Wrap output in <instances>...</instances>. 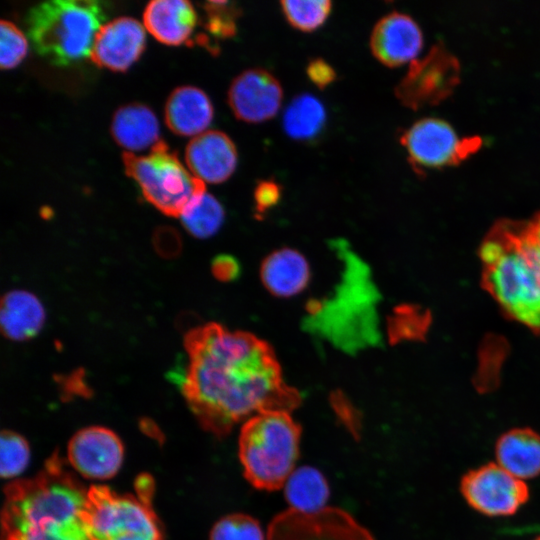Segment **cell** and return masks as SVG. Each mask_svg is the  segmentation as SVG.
<instances>
[{
	"mask_svg": "<svg viewBox=\"0 0 540 540\" xmlns=\"http://www.w3.org/2000/svg\"><path fill=\"white\" fill-rule=\"evenodd\" d=\"M184 348L187 361L176 381L200 425L217 437L255 414L291 413L301 403L271 346L248 332L209 322L186 332Z\"/></svg>",
	"mask_w": 540,
	"mask_h": 540,
	"instance_id": "1",
	"label": "cell"
},
{
	"mask_svg": "<svg viewBox=\"0 0 540 540\" xmlns=\"http://www.w3.org/2000/svg\"><path fill=\"white\" fill-rule=\"evenodd\" d=\"M87 491L56 453L35 477L5 488L1 540H92Z\"/></svg>",
	"mask_w": 540,
	"mask_h": 540,
	"instance_id": "2",
	"label": "cell"
},
{
	"mask_svg": "<svg viewBox=\"0 0 540 540\" xmlns=\"http://www.w3.org/2000/svg\"><path fill=\"white\" fill-rule=\"evenodd\" d=\"M486 288L506 313L540 329V257L525 228L503 227L480 249Z\"/></svg>",
	"mask_w": 540,
	"mask_h": 540,
	"instance_id": "3",
	"label": "cell"
},
{
	"mask_svg": "<svg viewBox=\"0 0 540 540\" xmlns=\"http://www.w3.org/2000/svg\"><path fill=\"white\" fill-rule=\"evenodd\" d=\"M301 427L283 410L263 411L247 419L240 431L238 455L247 481L255 488L284 487L299 456Z\"/></svg>",
	"mask_w": 540,
	"mask_h": 540,
	"instance_id": "4",
	"label": "cell"
},
{
	"mask_svg": "<svg viewBox=\"0 0 540 540\" xmlns=\"http://www.w3.org/2000/svg\"><path fill=\"white\" fill-rule=\"evenodd\" d=\"M105 20L94 0H53L32 7L27 33L35 51L55 66L90 57L94 37Z\"/></svg>",
	"mask_w": 540,
	"mask_h": 540,
	"instance_id": "5",
	"label": "cell"
},
{
	"mask_svg": "<svg viewBox=\"0 0 540 540\" xmlns=\"http://www.w3.org/2000/svg\"><path fill=\"white\" fill-rule=\"evenodd\" d=\"M122 160L126 174L137 182L145 199L167 216L181 217L206 193L205 183L162 140L148 155L124 152Z\"/></svg>",
	"mask_w": 540,
	"mask_h": 540,
	"instance_id": "6",
	"label": "cell"
},
{
	"mask_svg": "<svg viewBox=\"0 0 540 540\" xmlns=\"http://www.w3.org/2000/svg\"><path fill=\"white\" fill-rule=\"evenodd\" d=\"M85 522L92 540H163L151 497L119 494L104 485L88 488Z\"/></svg>",
	"mask_w": 540,
	"mask_h": 540,
	"instance_id": "7",
	"label": "cell"
},
{
	"mask_svg": "<svg viewBox=\"0 0 540 540\" xmlns=\"http://www.w3.org/2000/svg\"><path fill=\"white\" fill-rule=\"evenodd\" d=\"M460 491L471 508L490 517L513 515L529 499L525 481L496 462L465 473L460 481Z\"/></svg>",
	"mask_w": 540,
	"mask_h": 540,
	"instance_id": "8",
	"label": "cell"
},
{
	"mask_svg": "<svg viewBox=\"0 0 540 540\" xmlns=\"http://www.w3.org/2000/svg\"><path fill=\"white\" fill-rule=\"evenodd\" d=\"M267 540H375L348 512L328 507L315 512L288 508L276 515Z\"/></svg>",
	"mask_w": 540,
	"mask_h": 540,
	"instance_id": "9",
	"label": "cell"
},
{
	"mask_svg": "<svg viewBox=\"0 0 540 540\" xmlns=\"http://www.w3.org/2000/svg\"><path fill=\"white\" fill-rule=\"evenodd\" d=\"M410 162L416 168H440L455 164L471 151L446 121L428 117L416 121L401 136Z\"/></svg>",
	"mask_w": 540,
	"mask_h": 540,
	"instance_id": "10",
	"label": "cell"
},
{
	"mask_svg": "<svg viewBox=\"0 0 540 540\" xmlns=\"http://www.w3.org/2000/svg\"><path fill=\"white\" fill-rule=\"evenodd\" d=\"M124 447L118 435L102 426H89L76 432L67 447L69 464L91 480L112 478L120 469Z\"/></svg>",
	"mask_w": 540,
	"mask_h": 540,
	"instance_id": "11",
	"label": "cell"
},
{
	"mask_svg": "<svg viewBox=\"0 0 540 540\" xmlns=\"http://www.w3.org/2000/svg\"><path fill=\"white\" fill-rule=\"evenodd\" d=\"M283 99L278 79L262 68H252L236 76L228 90V104L234 116L246 123L273 118Z\"/></svg>",
	"mask_w": 540,
	"mask_h": 540,
	"instance_id": "12",
	"label": "cell"
},
{
	"mask_svg": "<svg viewBox=\"0 0 540 540\" xmlns=\"http://www.w3.org/2000/svg\"><path fill=\"white\" fill-rule=\"evenodd\" d=\"M145 29L131 17H119L97 31L90 59L99 67L126 71L145 48Z\"/></svg>",
	"mask_w": 540,
	"mask_h": 540,
	"instance_id": "13",
	"label": "cell"
},
{
	"mask_svg": "<svg viewBox=\"0 0 540 540\" xmlns=\"http://www.w3.org/2000/svg\"><path fill=\"white\" fill-rule=\"evenodd\" d=\"M369 44L380 63L398 67L416 60L423 47V34L412 17L391 12L375 24Z\"/></svg>",
	"mask_w": 540,
	"mask_h": 540,
	"instance_id": "14",
	"label": "cell"
},
{
	"mask_svg": "<svg viewBox=\"0 0 540 540\" xmlns=\"http://www.w3.org/2000/svg\"><path fill=\"white\" fill-rule=\"evenodd\" d=\"M237 159L234 142L217 130H208L193 137L185 150L189 171L204 183L226 181L235 171Z\"/></svg>",
	"mask_w": 540,
	"mask_h": 540,
	"instance_id": "15",
	"label": "cell"
},
{
	"mask_svg": "<svg viewBox=\"0 0 540 540\" xmlns=\"http://www.w3.org/2000/svg\"><path fill=\"white\" fill-rule=\"evenodd\" d=\"M197 20L195 9L186 0H154L143 13L144 26L154 38L173 46L190 39Z\"/></svg>",
	"mask_w": 540,
	"mask_h": 540,
	"instance_id": "16",
	"label": "cell"
},
{
	"mask_svg": "<svg viewBox=\"0 0 540 540\" xmlns=\"http://www.w3.org/2000/svg\"><path fill=\"white\" fill-rule=\"evenodd\" d=\"M165 123L180 136H197L206 131L213 118L209 97L199 88L182 86L174 89L165 105Z\"/></svg>",
	"mask_w": 540,
	"mask_h": 540,
	"instance_id": "17",
	"label": "cell"
},
{
	"mask_svg": "<svg viewBox=\"0 0 540 540\" xmlns=\"http://www.w3.org/2000/svg\"><path fill=\"white\" fill-rule=\"evenodd\" d=\"M496 463L523 481L540 475V434L530 428L503 433L495 445Z\"/></svg>",
	"mask_w": 540,
	"mask_h": 540,
	"instance_id": "18",
	"label": "cell"
},
{
	"mask_svg": "<svg viewBox=\"0 0 540 540\" xmlns=\"http://www.w3.org/2000/svg\"><path fill=\"white\" fill-rule=\"evenodd\" d=\"M45 310L40 300L26 290H11L1 300L0 325L5 337L13 341L32 339L41 331Z\"/></svg>",
	"mask_w": 540,
	"mask_h": 540,
	"instance_id": "19",
	"label": "cell"
},
{
	"mask_svg": "<svg viewBox=\"0 0 540 540\" xmlns=\"http://www.w3.org/2000/svg\"><path fill=\"white\" fill-rule=\"evenodd\" d=\"M264 286L274 295L289 297L301 292L310 278L306 259L298 251L285 248L269 255L261 267Z\"/></svg>",
	"mask_w": 540,
	"mask_h": 540,
	"instance_id": "20",
	"label": "cell"
},
{
	"mask_svg": "<svg viewBox=\"0 0 540 540\" xmlns=\"http://www.w3.org/2000/svg\"><path fill=\"white\" fill-rule=\"evenodd\" d=\"M111 134L119 146L129 151H140L159 141L158 120L145 105H124L113 115Z\"/></svg>",
	"mask_w": 540,
	"mask_h": 540,
	"instance_id": "21",
	"label": "cell"
},
{
	"mask_svg": "<svg viewBox=\"0 0 540 540\" xmlns=\"http://www.w3.org/2000/svg\"><path fill=\"white\" fill-rule=\"evenodd\" d=\"M447 80L440 77V54L431 52L423 60H415L396 88V96L408 107L418 108L440 97Z\"/></svg>",
	"mask_w": 540,
	"mask_h": 540,
	"instance_id": "22",
	"label": "cell"
},
{
	"mask_svg": "<svg viewBox=\"0 0 540 540\" xmlns=\"http://www.w3.org/2000/svg\"><path fill=\"white\" fill-rule=\"evenodd\" d=\"M289 508L300 512H315L326 507L330 491L323 474L309 466L295 469L284 485Z\"/></svg>",
	"mask_w": 540,
	"mask_h": 540,
	"instance_id": "23",
	"label": "cell"
},
{
	"mask_svg": "<svg viewBox=\"0 0 540 540\" xmlns=\"http://www.w3.org/2000/svg\"><path fill=\"white\" fill-rule=\"evenodd\" d=\"M326 122V110L322 102L311 94L296 96L283 114L286 134L296 140L316 137Z\"/></svg>",
	"mask_w": 540,
	"mask_h": 540,
	"instance_id": "24",
	"label": "cell"
},
{
	"mask_svg": "<svg viewBox=\"0 0 540 540\" xmlns=\"http://www.w3.org/2000/svg\"><path fill=\"white\" fill-rule=\"evenodd\" d=\"M185 229L196 238L205 239L214 235L224 221V210L211 194L202 198L181 215Z\"/></svg>",
	"mask_w": 540,
	"mask_h": 540,
	"instance_id": "25",
	"label": "cell"
},
{
	"mask_svg": "<svg viewBox=\"0 0 540 540\" xmlns=\"http://www.w3.org/2000/svg\"><path fill=\"white\" fill-rule=\"evenodd\" d=\"M280 5L288 23L302 32H311L322 26L332 9L329 0H283Z\"/></svg>",
	"mask_w": 540,
	"mask_h": 540,
	"instance_id": "26",
	"label": "cell"
},
{
	"mask_svg": "<svg viewBox=\"0 0 540 540\" xmlns=\"http://www.w3.org/2000/svg\"><path fill=\"white\" fill-rule=\"evenodd\" d=\"M30 448L17 432L4 430L0 438V474L5 479L19 476L28 466Z\"/></svg>",
	"mask_w": 540,
	"mask_h": 540,
	"instance_id": "27",
	"label": "cell"
},
{
	"mask_svg": "<svg viewBox=\"0 0 540 540\" xmlns=\"http://www.w3.org/2000/svg\"><path fill=\"white\" fill-rule=\"evenodd\" d=\"M209 540H267V535L258 520L244 513H234L214 524Z\"/></svg>",
	"mask_w": 540,
	"mask_h": 540,
	"instance_id": "28",
	"label": "cell"
},
{
	"mask_svg": "<svg viewBox=\"0 0 540 540\" xmlns=\"http://www.w3.org/2000/svg\"><path fill=\"white\" fill-rule=\"evenodd\" d=\"M206 13L205 28L217 39L231 38L236 33V19L240 9L228 1H209L204 3Z\"/></svg>",
	"mask_w": 540,
	"mask_h": 540,
	"instance_id": "29",
	"label": "cell"
},
{
	"mask_svg": "<svg viewBox=\"0 0 540 540\" xmlns=\"http://www.w3.org/2000/svg\"><path fill=\"white\" fill-rule=\"evenodd\" d=\"M28 44L22 31L8 20L0 23V66L16 67L26 56Z\"/></svg>",
	"mask_w": 540,
	"mask_h": 540,
	"instance_id": "30",
	"label": "cell"
},
{
	"mask_svg": "<svg viewBox=\"0 0 540 540\" xmlns=\"http://www.w3.org/2000/svg\"><path fill=\"white\" fill-rule=\"evenodd\" d=\"M281 197V186L272 179L261 180L254 190L255 208L258 216L275 206Z\"/></svg>",
	"mask_w": 540,
	"mask_h": 540,
	"instance_id": "31",
	"label": "cell"
},
{
	"mask_svg": "<svg viewBox=\"0 0 540 540\" xmlns=\"http://www.w3.org/2000/svg\"><path fill=\"white\" fill-rule=\"evenodd\" d=\"M155 250L162 257L172 258L181 250V239L170 227H159L153 236Z\"/></svg>",
	"mask_w": 540,
	"mask_h": 540,
	"instance_id": "32",
	"label": "cell"
},
{
	"mask_svg": "<svg viewBox=\"0 0 540 540\" xmlns=\"http://www.w3.org/2000/svg\"><path fill=\"white\" fill-rule=\"evenodd\" d=\"M309 80L318 88L324 89L336 79L333 67L322 58L311 60L306 67Z\"/></svg>",
	"mask_w": 540,
	"mask_h": 540,
	"instance_id": "33",
	"label": "cell"
},
{
	"mask_svg": "<svg viewBox=\"0 0 540 540\" xmlns=\"http://www.w3.org/2000/svg\"><path fill=\"white\" fill-rule=\"evenodd\" d=\"M212 272L221 281L233 280L239 272L236 260L228 255H219L212 262Z\"/></svg>",
	"mask_w": 540,
	"mask_h": 540,
	"instance_id": "34",
	"label": "cell"
},
{
	"mask_svg": "<svg viewBox=\"0 0 540 540\" xmlns=\"http://www.w3.org/2000/svg\"><path fill=\"white\" fill-rule=\"evenodd\" d=\"M526 232L540 251V216L526 227Z\"/></svg>",
	"mask_w": 540,
	"mask_h": 540,
	"instance_id": "35",
	"label": "cell"
},
{
	"mask_svg": "<svg viewBox=\"0 0 540 540\" xmlns=\"http://www.w3.org/2000/svg\"><path fill=\"white\" fill-rule=\"evenodd\" d=\"M534 540H540V536H538L537 538H535Z\"/></svg>",
	"mask_w": 540,
	"mask_h": 540,
	"instance_id": "36",
	"label": "cell"
}]
</instances>
